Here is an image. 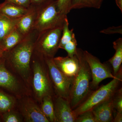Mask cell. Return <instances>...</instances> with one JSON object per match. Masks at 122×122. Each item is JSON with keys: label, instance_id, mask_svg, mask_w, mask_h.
<instances>
[{"label": "cell", "instance_id": "ac0fdd59", "mask_svg": "<svg viewBox=\"0 0 122 122\" xmlns=\"http://www.w3.org/2000/svg\"><path fill=\"white\" fill-rule=\"evenodd\" d=\"M113 47L115 53L108 62L112 66L113 75L115 76L122 67V38H120L113 42Z\"/></svg>", "mask_w": 122, "mask_h": 122}, {"label": "cell", "instance_id": "f546056e", "mask_svg": "<svg viewBox=\"0 0 122 122\" xmlns=\"http://www.w3.org/2000/svg\"><path fill=\"white\" fill-rule=\"evenodd\" d=\"M54 0H30V5L37 8L49 4Z\"/></svg>", "mask_w": 122, "mask_h": 122}, {"label": "cell", "instance_id": "d4e9b609", "mask_svg": "<svg viewBox=\"0 0 122 122\" xmlns=\"http://www.w3.org/2000/svg\"><path fill=\"white\" fill-rule=\"evenodd\" d=\"M77 43L75 35L71 41L66 44L62 49L65 50L67 52L68 56L73 57L77 55Z\"/></svg>", "mask_w": 122, "mask_h": 122}, {"label": "cell", "instance_id": "e0dca14e", "mask_svg": "<svg viewBox=\"0 0 122 122\" xmlns=\"http://www.w3.org/2000/svg\"><path fill=\"white\" fill-rule=\"evenodd\" d=\"M5 90L0 87V116L16 107L17 103V98Z\"/></svg>", "mask_w": 122, "mask_h": 122}, {"label": "cell", "instance_id": "83f0119b", "mask_svg": "<svg viewBox=\"0 0 122 122\" xmlns=\"http://www.w3.org/2000/svg\"><path fill=\"white\" fill-rule=\"evenodd\" d=\"M100 33L106 34H122V25L109 27L107 28L100 30Z\"/></svg>", "mask_w": 122, "mask_h": 122}, {"label": "cell", "instance_id": "4316f807", "mask_svg": "<svg viewBox=\"0 0 122 122\" xmlns=\"http://www.w3.org/2000/svg\"><path fill=\"white\" fill-rule=\"evenodd\" d=\"M75 122H97L91 110L82 113L76 117Z\"/></svg>", "mask_w": 122, "mask_h": 122}, {"label": "cell", "instance_id": "52a82bcc", "mask_svg": "<svg viewBox=\"0 0 122 122\" xmlns=\"http://www.w3.org/2000/svg\"><path fill=\"white\" fill-rule=\"evenodd\" d=\"M0 87L17 98L30 95V90L24 82L7 68L3 56L0 58Z\"/></svg>", "mask_w": 122, "mask_h": 122}, {"label": "cell", "instance_id": "9c48e42d", "mask_svg": "<svg viewBox=\"0 0 122 122\" xmlns=\"http://www.w3.org/2000/svg\"><path fill=\"white\" fill-rule=\"evenodd\" d=\"M17 99L16 108L22 116L24 122H49L42 113L37 102L30 95Z\"/></svg>", "mask_w": 122, "mask_h": 122}, {"label": "cell", "instance_id": "277c9868", "mask_svg": "<svg viewBox=\"0 0 122 122\" xmlns=\"http://www.w3.org/2000/svg\"><path fill=\"white\" fill-rule=\"evenodd\" d=\"M122 81V66L116 75L115 78L107 84L101 86L89 94L85 100L73 110L75 115L77 117L85 112L91 110L97 105L111 98L118 89Z\"/></svg>", "mask_w": 122, "mask_h": 122}, {"label": "cell", "instance_id": "7a4b0ae2", "mask_svg": "<svg viewBox=\"0 0 122 122\" xmlns=\"http://www.w3.org/2000/svg\"><path fill=\"white\" fill-rule=\"evenodd\" d=\"M30 69V90L33 98L40 103L45 96L53 97L55 94L44 57L33 52Z\"/></svg>", "mask_w": 122, "mask_h": 122}, {"label": "cell", "instance_id": "5b68a950", "mask_svg": "<svg viewBox=\"0 0 122 122\" xmlns=\"http://www.w3.org/2000/svg\"><path fill=\"white\" fill-rule=\"evenodd\" d=\"M37 9V14L33 30L41 32L52 29L63 28L67 15L62 14L58 10L57 0Z\"/></svg>", "mask_w": 122, "mask_h": 122}, {"label": "cell", "instance_id": "7402d4cb", "mask_svg": "<svg viewBox=\"0 0 122 122\" xmlns=\"http://www.w3.org/2000/svg\"><path fill=\"white\" fill-rule=\"evenodd\" d=\"M1 122H24L22 116L16 107L5 112L0 116Z\"/></svg>", "mask_w": 122, "mask_h": 122}, {"label": "cell", "instance_id": "d6a6232c", "mask_svg": "<svg viewBox=\"0 0 122 122\" xmlns=\"http://www.w3.org/2000/svg\"><path fill=\"white\" fill-rule=\"evenodd\" d=\"M4 52L0 48V58L1 57L3 56Z\"/></svg>", "mask_w": 122, "mask_h": 122}, {"label": "cell", "instance_id": "3957f363", "mask_svg": "<svg viewBox=\"0 0 122 122\" xmlns=\"http://www.w3.org/2000/svg\"><path fill=\"white\" fill-rule=\"evenodd\" d=\"M79 67L72 81L70 89V101L72 110L82 102L90 94L91 74L89 65L85 60L83 50L77 49Z\"/></svg>", "mask_w": 122, "mask_h": 122}, {"label": "cell", "instance_id": "4fadbf2b", "mask_svg": "<svg viewBox=\"0 0 122 122\" xmlns=\"http://www.w3.org/2000/svg\"><path fill=\"white\" fill-rule=\"evenodd\" d=\"M91 111L97 122H113L114 109L112 97L97 105Z\"/></svg>", "mask_w": 122, "mask_h": 122}, {"label": "cell", "instance_id": "44dd1931", "mask_svg": "<svg viewBox=\"0 0 122 122\" xmlns=\"http://www.w3.org/2000/svg\"><path fill=\"white\" fill-rule=\"evenodd\" d=\"M104 0H72L71 10L83 8L99 9Z\"/></svg>", "mask_w": 122, "mask_h": 122}, {"label": "cell", "instance_id": "8fae6325", "mask_svg": "<svg viewBox=\"0 0 122 122\" xmlns=\"http://www.w3.org/2000/svg\"><path fill=\"white\" fill-rule=\"evenodd\" d=\"M55 122H75L74 113L69 100L55 95L53 97Z\"/></svg>", "mask_w": 122, "mask_h": 122}, {"label": "cell", "instance_id": "ffe728a7", "mask_svg": "<svg viewBox=\"0 0 122 122\" xmlns=\"http://www.w3.org/2000/svg\"><path fill=\"white\" fill-rule=\"evenodd\" d=\"M42 112L49 122H55L54 107L53 97L46 96L44 97L40 103Z\"/></svg>", "mask_w": 122, "mask_h": 122}, {"label": "cell", "instance_id": "484cf974", "mask_svg": "<svg viewBox=\"0 0 122 122\" xmlns=\"http://www.w3.org/2000/svg\"><path fill=\"white\" fill-rule=\"evenodd\" d=\"M72 0H57V5L59 12L64 15H67L71 11Z\"/></svg>", "mask_w": 122, "mask_h": 122}, {"label": "cell", "instance_id": "8992f818", "mask_svg": "<svg viewBox=\"0 0 122 122\" xmlns=\"http://www.w3.org/2000/svg\"><path fill=\"white\" fill-rule=\"evenodd\" d=\"M63 28L39 32L34 44L33 52L44 58H54L59 49Z\"/></svg>", "mask_w": 122, "mask_h": 122}, {"label": "cell", "instance_id": "1f68e13d", "mask_svg": "<svg viewBox=\"0 0 122 122\" xmlns=\"http://www.w3.org/2000/svg\"><path fill=\"white\" fill-rule=\"evenodd\" d=\"M116 4L122 12V0H115Z\"/></svg>", "mask_w": 122, "mask_h": 122}, {"label": "cell", "instance_id": "d6986e66", "mask_svg": "<svg viewBox=\"0 0 122 122\" xmlns=\"http://www.w3.org/2000/svg\"><path fill=\"white\" fill-rule=\"evenodd\" d=\"M20 18L12 19L0 14V42L16 28Z\"/></svg>", "mask_w": 122, "mask_h": 122}, {"label": "cell", "instance_id": "7c38bea8", "mask_svg": "<svg viewBox=\"0 0 122 122\" xmlns=\"http://www.w3.org/2000/svg\"><path fill=\"white\" fill-rule=\"evenodd\" d=\"M53 61L59 70L72 81L79 67V60L77 55L72 57H54Z\"/></svg>", "mask_w": 122, "mask_h": 122}, {"label": "cell", "instance_id": "cb8c5ba5", "mask_svg": "<svg viewBox=\"0 0 122 122\" xmlns=\"http://www.w3.org/2000/svg\"><path fill=\"white\" fill-rule=\"evenodd\" d=\"M113 106L115 111L122 113V89H119L112 97Z\"/></svg>", "mask_w": 122, "mask_h": 122}, {"label": "cell", "instance_id": "ba28073f", "mask_svg": "<svg viewBox=\"0 0 122 122\" xmlns=\"http://www.w3.org/2000/svg\"><path fill=\"white\" fill-rule=\"evenodd\" d=\"M44 58L48 66L50 77L55 95L70 101V89L72 80L59 70L54 63L53 58Z\"/></svg>", "mask_w": 122, "mask_h": 122}, {"label": "cell", "instance_id": "30bf717a", "mask_svg": "<svg viewBox=\"0 0 122 122\" xmlns=\"http://www.w3.org/2000/svg\"><path fill=\"white\" fill-rule=\"evenodd\" d=\"M83 53L91 72L92 81L91 82L90 89L98 88L99 83L106 79L116 77V75L112 73L109 67L102 63L97 57L86 51H83Z\"/></svg>", "mask_w": 122, "mask_h": 122}, {"label": "cell", "instance_id": "f1b7e54d", "mask_svg": "<svg viewBox=\"0 0 122 122\" xmlns=\"http://www.w3.org/2000/svg\"><path fill=\"white\" fill-rule=\"evenodd\" d=\"M5 1L28 9L30 5V0H5Z\"/></svg>", "mask_w": 122, "mask_h": 122}, {"label": "cell", "instance_id": "603a6c76", "mask_svg": "<svg viewBox=\"0 0 122 122\" xmlns=\"http://www.w3.org/2000/svg\"><path fill=\"white\" fill-rule=\"evenodd\" d=\"M75 35L73 29L70 30L69 28V22L67 17L66 18L62 29V34L59 42V49H62L66 44L71 41Z\"/></svg>", "mask_w": 122, "mask_h": 122}, {"label": "cell", "instance_id": "836d02e7", "mask_svg": "<svg viewBox=\"0 0 122 122\" xmlns=\"http://www.w3.org/2000/svg\"><path fill=\"white\" fill-rule=\"evenodd\" d=\"M1 122V120L0 118V122Z\"/></svg>", "mask_w": 122, "mask_h": 122}, {"label": "cell", "instance_id": "5bb4252c", "mask_svg": "<svg viewBox=\"0 0 122 122\" xmlns=\"http://www.w3.org/2000/svg\"><path fill=\"white\" fill-rule=\"evenodd\" d=\"M37 14L36 8L30 5L26 13L19 19L16 28L24 36L28 35L33 30Z\"/></svg>", "mask_w": 122, "mask_h": 122}, {"label": "cell", "instance_id": "9a60e30c", "mask_svg": "<svg viewBox=\"0 0 122 122\" xmlns=\"http://www.w3.org/2000/svg\"><path fill=\"white\" fill-rule=\"evenodd\" d=\"M28 9L4 1L0 4V14L12 19H18L26 13Z\"/></svg>", "mask_w": 122, "mask_h": 122}, {"label": "cell", "instance_id": "6da1fadb", "mask_svg": "<svg viewBox=\"0 0 122 122\" xmlns=\"http://www.w3.org/2000/svg\"><path fill=\"white\" fill-rule=\"evenodd\" d=\"M39 32L33 30L20 43L3 54L7 68L20 78L30 90V61Z\"/></svg>", "mask_w": 122, "mask_h": 122}, {"label": "cell", "instance_id": "4dcf8cb0", "mask_svg": "<svg viewBox=\"0 0 122 122\" xmlns=\"http://www.w3.org/2000/svg\"><path fill=\"white\" fill-rule=\"evenodd\" d=\"M122 113L118 112L114 110L113 122H122Z\"/></svg>", "mask_w": 122, "mask_h": 122}, {"label": "cell", "instance_id": "2e32d148", "mask_svg": "<svg viewBox=\"0 0 122 122\" xmlns=\"http://www.w3.org/2000/svg\"><path fill=\"white\" fill-rule=\"evenodd\" d=\"M25 36L16 27L0 42V48L4 52L10 50L20 43Z\"/></svg>", "mask_w": 122, "mask_h": 122}]
</instances>
